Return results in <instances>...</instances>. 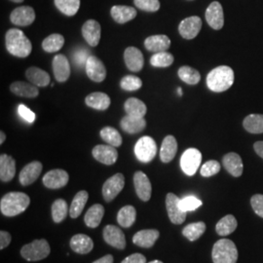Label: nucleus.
I'll return each mask as SVG.
<instances>
[{"instance_id":"f257e3e1","label":"nucleus","mask_w":263,"mask_h":263,"mask_svg":"<svg viewBox=\"0 0 263 263\" xmlns=\"http://www.w3.org/2000/svg\"><path fill=\"white\" fill-rule=\"evenodd\" d=\"M6 48L11 55L21 59L27 58L32 51V44L19 28H11L5 36Z\"/></svg>"},{"instance_id":"f03ea898","label":"nucleus","mask_w":263,"mask_h":263,"mask_svg":"<svg viewBox=\"0 0 263 263\" xmlns=\"http://www.w3.org/2000/svg\"><path fill=\"white\" fill-rule=\"evenodd\" d=\"M234 83V71L230 66H220L214 68L207 76L209 89L216 93L226 92Z\"/></svg>"},{"instance_id":"7ed1b4c3","label":"nucleus","mask_w":263,"mask_h":263,"mask_svg":"<svg viewBox=\"0 0 263 263\" xmlns=\"http://www.w3.org/2000/svg\"><path fill=\"white\" fill-rule=\"evenodd\" d=\"M30 203V198L23 192H9L0 201L1 214L5 216H18L25 212Z\"/></svg>"},{"instance_id":"20e7f679","label":"nucleus","mask_w":263,"mask_h":263,"mask_svg":"<svg viewBox=\"0 0 263 263\" xmlns=\"http://www.w3.org/2000/svg\"><path fill=\"white\" fill-rule=\"evenodd\" d=\"M212 257L214 263H237L238 251L235 244L229 239L218 240L214 245Z\"/></svg>"},{"instance_id":"39448f33","label":"nucleus","mask_w":263,"mask_h":263,"mask_svg":"<svg viewBox=\"0 0 263 263\" xmlns=\"http://www.w3.org/2000/svg\"><path fill=\"white\" fill-rule=\"evenodd\" d=\"M50 252L51 248L47 241L45 239H39L25 245L21 250V254L28 261H38L46 258Z\"/></svg>"},{"instance_id":"423d86ee","label":"nucleus","mask_w":263,"mask_h":263,"mask_svg":"<svg viewBox=\"0 0 263 263\" xmlns=\"http://www.w3.org/2000/svg\"><path fill=\"white\" fill-rule=\"evenodd\" d=\"M157 153V144L155 141L148 136H144L137 141L135 145V154L138 160L142 163H148Z\"/></svg>"},{"instance_id":"0eeeda50","label":"nucleus","mask_w":263,"mask_h":263,"mask_svg":"<svg viewBox=\"0 0 263 263\" xmlns=\"http://www.w3.org/2000/svg\"><path fill=\"white\" fill-rule=\"evenodd\" d=\"M202 154L196 148H188L180 158V167L187 176H194L200 167Z\"/></svg>"},{"instance_id":"6e6552de","label":"nucleus","mask_w":263,"mask_h":263,"mask_svg":"<svg viewBox=\"0 0 263 263\" xmlns=\"http://www.w3.org/2000/svg\"><path fill=\"white\" fill-rule=\"evenodd\" d=\"M179 199L174 193H168L166 196V208L169 215L170 220L174 224H181L186 218V212L179 208Z\"/></svg>"},{"instance_id":"1a4fd4ad","label":"nucleus","mask_w":263,"mask_h":263,"mask_svg":"<svg viewBox=\"0 0 263 263\" xmlns=\"http://www.w3.org/2000/svg\"><path fill=\"white\" fill-rule=\"evenodd\" d=\"M125 185V178L122 174H116L107 179L103 186V196L106 202L114 200L122 191Z\"/></svg>"},{"instance_id":"9d476101","label":"nucleus","mask_w":263,"mask_h":263,"mask_svg":"<svg viewBox=\"0 0 263 263\" xmlns=\"http://www.w3.org/2000/svg\"><path fill=\"white\" fill-rule=\"evenodd\" d=\"M86 73L88 77L94 81L101 83L106 77V68L104 63L96 56H90L86 64Z\"/></svg>"},{"instance_id":"9b49d317","label":"nucleus","mask_w":263,"mask_h":263,"mask_svg":"<svg viewBox=\"0 0 263 263\" xmlns=\"http://www.w3.org/2000/svg\"><path fill=\"white\" fill-rule=\"evenodd\" d=\"M11 23L19 27L30 26L35 20V11L30 6H20L12 11L10 15Z\"/></svg>"},{"instance_id":"f8f14e48","label":"nucleus","mask_w":263,"mask_h":263,"mask_svg":"<svg viewBox=\"0 0 263 263\" xmlns=\"http://www.w3.org/2000/svg\"><path fill=\"white\" fill-rule=\"evenodd\" d=\"M69 179V176L65 170L55 169L50 171L43 177L42 182L47 188L59 189L65 187Z\"/></svg>"},{"instance_id":"ddd939ff","label":"nucleus","mask_w":263,"mask_h":263,"mask_svg":"<svg viewBox=\"0 0 263 263\" xmlns=\"http://www.w3.org/2000/svg\"><path fill=\"white\" fill-rule=\"evenodd\" d=\"M206 20L209 26L216 30L223 28L224 14L222 6L219 2L214 1L210 4L206 11Z\"/></svg>"},{"instance_id":"4468645a","label":"nucleus","mask_w":263,"mask_h":263,"mask_svg":"<svg viewBox=\"0 0 263 263\" xmlns=\"http://www.w3.org/2000/svg\"><path fill=\"white\" fill-rule=\"evenodd\" d=\"M95 159L104 165H113L118 159V152L112 145L99 144L92 151Z\"/></svg>"},{"instance_id":"2eb2a0df","label":"nucleus","mask_w":263,"mask_h":263,"mask_svg":"<svg viewBox=\"0 0 263 263\" xmlns=\"http://www.w3.org/2000/svg\"><path fill=\"white\" fill-rule=\"evenodd\" d=\"M134 185L137 192V195L143 202L149 201L152 192L151 180L147 176L142 172H137L134 176Z\"/></svg>"},{"instance_id":"dca6fc26","label":"nucleus","mask_w":263,"mask_h":263,"mask_svg":"<svg viewBox=\"0 0 263 263\" xmlns=\"http://www.w3.org/2000/svg\"><path fill=\"white\" fill-rule=\"evenodd\" d=\"M202 28V21L196 16L189 17L181 21L179 24V34L184 39H193L196 37Z\"/></svg>"},{"instance_id":"f3484780","label":"nucleus","mask_w":263,"mask_h":263,"mask_svg":"<svg viewBox=\"0 0 263 263\" xmlns=\"http://www.w3.org/2000/svg\"><path fill=\"white\" fill-rule=\"evenodd\" d=\"M101 25L95 20H88L82 27V35L86 42L92 47L99 45L101 40Z\"/></svg>"},{"instance_id":"a211bd4d","label":"nucleus","mask_w":263,"mask_h":263,"mask_svg":"<svg viewBox=\"0 0 263 263\" xmlns=\"http://www.w3.org/2000/svg\"><path fill=\"white\" fill-rule=\"evenodd\" d=\"M42 164L39 161H33L25 166L19 176L20 183L23 186H28L33 183L42 172Z\"/></svg>"},{"instance_id":"6ab92c4d","label":"nucleus","mask_w":263,"mask_h":263,"mask_svg":"<svg viewBox=\"0 0 263 263\" xmlns=\"http://www.w3.org/2000/svg\"><path fill=\"white\" fill-rule=\"evenodd\" d=\"M104 241L113 248L124 250L126 247V238L122 230L115 226H107L104 229Z\"/></svg>"},{"instance_id":"aec40b11","label":"nucleus","mask_w":263,"mask_h":263,"mask_svg":"<svg viewBox=\"0 0 263 263\" xmlns=\"http://www.w3.org/2000/svg\"><path fill=\"white\" fill-rule=\"evenodd\" d=\"M124 61L127 67L133 72L141 71L144 64L141 50L136 47H128L124 52Z\"/></svg>"},{"instance_id":"412c9836","label":"nucleus","mask_w":263,"mask_h":263,"mask_svg":"<svg viewBox=\"0 0 263 263\" xmlns=\"http://www.w3.org/2000/svg\"><path fill=\"white\" fill-rule=\"evenodd\" d=\"M53 71L58 82L64 83L70 76L69 62L65 55L59 54L53 59Z\"/></svg>"},{"instance_id":"4be33fe9","label":"nucleus","mask_w":263,"mask_h":263,"mask_svg":"<svg viewBox=\"0 0 263 263\" xmlns=\"http://www.w3.org/2000/svg\"><path fill=\"white\" fill-rule=\"evenodd\" d=\"M222 163H223V166L226 171L231 176H233L235 178H239L242 176L244 166H243L242 158L240 157L239 154L234 153V152L227 153L222 159Z\"/></svg>"},{"instance_id":"5701e85b","label":"nucleus","mask_w":263,"mask_h":263,"mask_svg":"<svg viewBox=\"0 0 263 263\" xmlns=\"http://www.w3.org/2000/svg\"><path fill=\"white\" fill-rule=\"evenodd\" d=\"M159 231L156 229H144L137 232L133 237L134 244L148 249L151 248L159 238Z\"/></svg>"},{"instance_id":"b1692460","label":"nucleus","mask_w":263,"mask_h":263,"mask_svg":"<svg viewBox=\"0 0 263 263\" xmlns=\"http://www.w3.org/2000/svg\"><path fill=\"white\" fill-rule=\"evenodd\" d=\"M16 175V161L7 154L0 156V179L3 182H8L14 179Z\"/></svg>"},{"instance_id":"393cba45","label":"nucleus","mask_w":263,"mask_h":263,"mask_svg":"<svg viewBox=\"0 0 263 263\" xmlns=\"http://www.w3.org/2000/svg\"><path fill=\"white\" fill-rule=\"evenodd\" d=\"M178 151V141L174 136H167L162 142L160 149V159L163 163H170L175 158Z\"/></svg>"},{"instance_id":"a878e982","label":"nucleus","mask_w":263,"mask_h":263,"mask_svg":"<svg viewBox=\"0 0 263 263\" xmlns=\"http://www.w3.org/2000/svg\"><path fill=\"white\" fill-rule=\"evenodd\" d=\"M144 46L148 51L153 52V53L165 52L171 46V40L165 34L152 35V36H149L145 39Z\"/></svg>"},{"instance_id":"bb28decb","label":"nucleus","mask_w":263,"mask_h":263,"mask_svg":"<svg viewBox=\"0 0 263 263\" xmlns=\"http://www.w3.org/2000/svg\"><path fill=\"white\" fill-rule=\"evenodd\" d=\"M70 248L74 253L79 254H87L93 250L94 243H93V240L89 236L84 235V234H77L71 238Z\"/></svg>"},{"instance_id":"cd10ccee","label":"nucleus","mask_w":263,"mask_h":263,"mask_svg":"<svg viewBox=\"0 0 263 263\" xmlns=\"http://www.w3.org/2000/svg\"><path fill=\"white\" fill-rule=\"evenodd\" d=\"M10 90L13 94L28 99L36 98L39 95L37 86L24 81H16L12 83L10 86Z\"/></svg>"},{"instance_id":"c85d7f7f","label":"nucleus","mask_w":263,"mask_h":263,"mask_svg":"<svg viewBox=\"0 0 263 263\" xmlns=\"http://www.w3.org/2000/svg\"><path fill=\"white\" fill-rule=\"evenodd\" d=\"M85 103L89 107L104 111L109 107L111 101L108 95L102 92H96V93L88 95L85 99Z\"/></svg>"},{"instance_id":"c756f323","label":"nucleus","mask_w":263,"mask_h":263,"mask_svg":"<svg viewBox=\"0 0 263 263\" xmlns=\"http://www.w3.org/2000/svg\"><path fill=\"white\" fill-rule=\"evenodd\" d=\"M111 17L118 24H125L137 17V10L131 6L115 5L111 8Z\"/></svg>"},{"instance_id":"7c9ffc66","label":"nucleus","mask_w":263,"mask_h":263,"mask_svg":"<svg viewBox=\"0 0 263 263\" xmlns=\"http://www.w3.org/2000/svg\"><path fill=\"white\" fill-rule=\"evenodd\" d=\"M120 126L123 131L128 134H138L145 129L146 121L144 118L126 115L125 117H123Z\"/></svg>"},{"instance_id":"2f4dec72","label":"nucleus","mask_w":263,"mask_h":263,"mask_svg":"<svg viewBox=\"0 0 263 263\" xmlns=\"http://www.w3.org/2000/svg\"><path fill=\"white\" fill-rule=\"evenodd\" d=\"M26 77L30 83L37 87H46L50 84L51 81L48 72L36 66H31L28 68L26 71Z\"/></svg>"},{"instance_id":"473e14b6","label":"nucleus","mask_w":263,"mask_h":263,"mask_svg":"<svg viewBox=\"0 0 263 263\" xmlns=\"http://www.w3.org/2000/svg\"><path fill=\"white\" fill-rule=\"evenodd\" d=\"M104 215V206L101 204H95L87 211L85 215L84 221L86 226L91 228L98 227L100 226Z\"/></svg>"},{"instance_id":"72a5a7b5","label":"nucleus","mask_w":263,"mask_h":263,"mask_svg":"<svg viewBox=\"0 0 263 263\" xmlns=\"http://www.w3.org/2000/svg\"><path fill=\"white\" fill-rule=\"evenodd\" d=\"M124 108L127 115L134 116V117H141V118H144L147 111L145 104L137 98L128 99L124 104Z\"/></svg>"},{"instance_id":"f704fd0d","label":"nucleus","mask_w":263,"mask_h":263,"mask_svg":"<svg viewBox=\"0 0 263 263\" xmlns=\"http://www.w3.org/2000/svg\"><path fill=\"white\" fill-rule=\"evenodd\" d=\"M237 219L235 216L232 215H228V216L222 217L216 226V233L219 236L230 235L231 233H233L237 228Z\"/></svg>"},{"instance_id":"c9c22d12","label":"nucleus","mask_w":263,"mask_h":263,"mask_svg":"<svg viewBox=\"0 0 263 263\" xmlns=\"http://www.w3.org/2000/svg\"><path fill=\"white\" fill-rule=\"evenodd\" d=\"M88 198H89V194L85 190H81L76 194L74 198H73V200H72L71 206L69 208L70 217L77 218L78 216L81 215V213L84 210L85 205L88 201Z\"/></svg>"},{"instance_id":"e433bc0d","label":"nucleus","mask_w":263,"mask_h":263,"mask_svg":"<svg viewBox=\"0 0 263 263\" xmlns=\"http://www.w3.org/2000/svg\"><path fill=\"white\" fill-rule=\"evenodd\" d=\"M136 217H137L136 209L133 206L128 205L120 209V211L118 212L117 221L124 228H129L135 223Z\"/></svg>"},{"instance_id":"4c0bfd02","label":"nucleus","mask_w":263,"mask_h":263,"mask_svg":"<svg viewBox=\"0 0 263 263\" xmlns=\"http://www.w3.org/2000/svg\"><path fill=\"white\" fill-rule=\"evenodd\" d=\"M65 44V37L62 34L53 33L45 38L42 42V48L47 53H55L60 51Z\"/></svg>"},{"instance_id":"58836bf2","label":"nucleus","mask_w":263,"mask_h":263,"mask_svg":"<svg viewBox=\"0 0 263 263\" xmlns=\"http://www.w3.org/2000/svg\"><path fill=\"white\" fill-rule=\"evenodd\" d=\"M244 128L251 134H262V114H251L244 119Z\"/></svg>"},{"instance_id":"ea45409f","label":"nucleus","mask_w":263,"mask_h":263,"mask_svg":"<svg viewBox=\"0 0 263 263\" xmlns=\"http://www.w3.org/2000/svg\"><path fill=\"white\" fill-rule=\"evenodd\" d=\"M206 231V224L203 221L190 223L185 226L182 230V234L186 237L189 241L193 242L199 239Z\"/></svg>"},{"instance_id":"a19ab883","label":"nucleus","mask_w":263,"mask_h":263,"mask_svg":"<svg viewBox=\"0 0 263 263\" xmlns=\"http://www.w3.org/2000/svg\"><path fill=\"white\" fill-rule=\"evenodd\" d=\"M179 77L188 85H196L201 80L199 71L191 66H181L178 71Z\"/></svg>"},{"instance_id":"79ce46f5","label":"nucleus","mask_w":263,"mask_h":263,"mask_svg":"<svg viewBox=\"0 0 263 263\" xmlns=\"http://www.w3.org/2000/svg\"><path fill=\"white\" fill-rule=\"evenodd\" d=\"M101 138L109 145L118 147L122 144V137L120 133L112 127H104L101 130Z\"/></svg>"},{"instance_id":"37998d69","label":"nucleus","mask_w":263,"mask_h":263,"mask_svg":"<svg viewBox=\"0 0 263 263\" xmlns=\"http://www.w3.org/2000/svg\"><path fill=\"white\" fill-rule=\"evenodd\" d=\"M55 5L66 16H74L80 8V0H55Z\"/></svg>"},{"instance_id":"c03bdc74","label":"nucleus","mask_w":263,"mask_h":263,"mask_svg":"<svg viewBox=\"0 0 263 263\" xmlns=\"http://www.w3.org/2000/svg\"><path fill=\"white\" fill-rule=\"evenodd\" d=\"M68 213L67 203L64 199H58L52 205V217L54 222L60 223L66 219Z\"/></svg>"},{"instance_id":"a18cd8bd","label":"nucleus","mask_w":263,"mask_h":263,"mask_svg":"<svg viewBox=\"0 0 263 263\" xmlns=\"http://www.w3.org/2000/svg\"><path fill=\"white\" fill-rule=\"evenodd\" d=\"M174 56L169 52H159L155 53L151 58V66L154 67H168L173 65Z\"/></svg>"},{"instance_id":"49530a36","label":"nucleus","mask_w":263,"mask_h":263,"mask_svg":"<svg viewBox=\"0 0 263 263\" xmlns=\"http://www.w3.org/2000/svg\"><path fill=\"white\" fill-rule=\"evenodd\" d=\"M120 86L125 91H137L141 89L142 81L138 76H127L123 77L120 81Z\"/></svg>"},{"instance_id":"de8ad7c7","label":"nucleus","mask_w":263,"mask_h":263,"mask_svg":"<svg viewBox=\"0 0 263 263\" xmlns=\"http://www.w3.org/2000/svg\"><path fill=\"white\" fill-rule=\"evenodd\" d=\"M202 206V201L199 200L195 196H186V197L180 199L179 201V208L183 212H191L195 211L196 209Z\"/></svg>"},{"instance_id":"09e8293b","label":"nucleus","mask_w":263,"mask_h":263,"mask_svg":"<svg viewBox=\"0 0 263 263\" xmlns=\"http://www.w3.org/2000/svg\"><path fill=\"white\" fill-rule=\"evenodd\" d=\"M220 164L216 160H210L206 162L201 168V176L204 178H210L216 175L220 171Z\"/></svg>"},{"instance_id":"8fccbe9b","label":"nucleus","mask_w":263,"mask_h":263,"mask_svg":"<svg viewBox=\"0 0 263 263\" xmlns=\"http://www.w3.org/2000/svg\"><path fill=\"white\" fill-rule=\"evenodd\" d=\"M139 9L146 12H157L160 9L159 0H134Z\"/></svg>"},{"instance_id":"3c124183","label":"nucleus","mask_w":263,"mask_h":263,"mask_svg":"<svg viewBox=\"0 0 263 263\" xmlns=\"http://www.w3.org/2000/svg\"><path fill=\"white\" fill-rule=\"evenodd\" d=\"M89 57L90 55L88 54L86 49H79V50H76V53H73L72 61L77 67H81V66H86Z\"/></svg>"},{"instance_id":"603ef678","label":"nucleus","mask_w":263,"mask_h":263,"mask_svg":"<svg viewBox=\"0 0 263 263\" xmlns=\"http://www.w3.org/2000/svg\"><path fill=\"white\" fill-rule=\"evenodd\" d=\"M18 112L19 115L28 123H33L36 119V115L33 112L31 109H29L28 106H26L25 104H19L18 107Z\"/></svg>"},{"instance_id":"864d4df0","label":"nucleus","mask_w":263,"mask_h":263,"mask_svg":"<svg viewBox=\"0 0 263 263\" xmlns=\"http://www.w3.org/2000/svg\"><path fill=\"white\" fill-rule=\"evenodd\" d=\"M251 204L254 213L263 218V195L261 194L254 195L251 199Z\"/></svg>"},{"instance_id":"5fc2aeb1","label":"nucleus","mask_w":263,"mask_h":263,"mask_svg":"<svg viewBox=\"0 0 263 263\" xmlns=\"http://www.w3.org/2000/svg\"><path fill=\"white\" fill-rule=\"evenodd\" d=\"M121 263H146V258L143 254H133L127 256Z\"/></svg>"},{"instance_id":"6e6d98bb","label":"nucleus","mask_w":263,"mask_h":263,"mask_svg":"<svg viewBox=\"0 0 263 263\" xmlns=\"http://www.w3.org/2000/svg\"><path fill=\"white\" fill-rule=\"evenodd\" d=\"M12 237L7 231H1L0 232V249L3 250L7 248L11 243Z\"/></svg>"},{"instance_id":"4d7b16f0","label":"nucleus","mask_w":263,"mask_h":263,"mask_svg":"<svg viewBox=\"0 0 263 263\" xmlns=\"http://www.w3.org/2000/svg\"><path fill=\"white\" fill-rule=\"evenodd\" d=\"M254 151L257 153L258 156H260L263 159V141H257L254 145Z\"/></svg>"},{"instance_id":"13d9d810","label":"nucleus","mask_w":263,"mask_h":263,"mask_svg":"<svg viewBox=\"0 0 263 263\" xmlns=\"http://www.w3.org/2000/svg\"><path fill=\"white\" fill-rule=\"evenodd\" d=\"M93 263H113V256L111 254H106Z\"/></svg>"},{"instance_id":"bf43d9fd","label":"nucleus","mask_w":263,"mask_h":263,"mask_svg":"<svg viewBox=\"0 0 263 263\" xmlns=\"http://www.w3.org/2000/svg\"><path fill=\"white\" fill-rule=\"evenodd\" d=\"M5 140H6V135L4 134V132H0V144H3Z\"/></svg>"},{"instance_id":"052dcab7","label":"nucleus","mask_w":263,"mask_h":263,"mask_svg":"<svg viewBox=\"0 0 263 263\" xmlns=\"http://www.w3.org/2000/svg\"><path fill=\"white\" fill-rule=\"evenodd\" d=\"M178 94H179V96H182V91H181V88H180V87L178 88Z\"/></svg>"},{"instance_id":"680f3d73","label":"nucleus","mask_w":263,"mask_h":263,"mask_svg":"<svg viewBox=\"0 0 263 263\" xmlns=\"http://www.w3.org/2000/svg\"><path fill=\"white\" fill-rule=\"evenodd\" d=\"M12 2H15V3H21V2H23L24 0H11Z\"/></svg>"},{"instance_id":"e2e57ef3","label":"nucleus","mask_w":263,"mask_h":263,"mask_svg":"<svg viewBox=\"0 0 263 263\" xmlns=\"http://www.w3.org/2000/svg\"><path fill=\"white\" fill-rule=\"evenodd\" d=\"M148 263H163L162 261H160V260H153V261H151V262Z\"/></svg>"}]
</instances>
